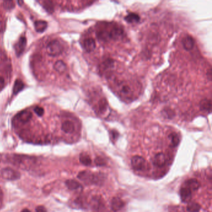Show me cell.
Returning <instances> with one entry per match:
<instances>
[{"label": "cell", "instance_id": "1", "mask_svg": "<svg viewBox=\"0 0 212 212\" xmlns=\"http://www.w3.org/2000/svg\"><path fill=\"white\" fill-rule=\"evenodd\" d=\"M124 30L118 25H109L108 28L101 29L97 32V37L100 41L108 42L123 39Z\"/></svg>", "mask_w": 212, "mask_h": 212}, {"label": "cell", "instance_id": "2", "mask_svg": "<svg viewBox=\"0 0 212 212\" xmlns=\"http://www.w3.org/2000/svg\"><path fill=\"white\" fill-rule=\"evenodd\" d=\"M63 47L60 42L57 40H54L50 42L47 47L46 52L47 53L52 57H55L60 55L63 52Z\"/></svg>", "mask_w": 212, "mask_h": 212}, {"label": "cell", "instance_id": "3", "mask_svg": "<svg viewBox=\"0 0 212 212\" xmlns=\"http://www.w3.org/2000/svg\"><path fill=\"white\" fill-rule=\"evenodd\" d=\"M146 165V161L143 157L135 156L131 159V166L136 171L145 170Z\"/></svg>", "mask_w": 212, "mask_h": 212}, {"label": "cell", "instance_id": "4", "mask_svg": "<svg viewBox=\"0 0 212 212\" xmlns=\"http://www.w3.org/2000/svg\"><path fill=\"white\" fill-rule=\"evenodd\" d=\"M118 89L119 94H121V95H122L124 98H126L127 99H131L132 98V89L128 84L121 82L118 84Z\"/></svg>", "mask_w": 212, "mask_h": 212}, {"label": "cell", "instance_id": "5", "mask_svg": "<svg viewBox=\"0 0 212 212\" xmlns=\"http://www.w3.org/2000/svg\"><path fill=\"white\" fill-rule=\"evenodd\" d=\"M2 177L8 180H15L20 178V174L11 168H5L2 171Z\"/></svg>", "mask_w": 212, "mask_h": 212}, {"label": "cell", "instance_id": "6", "mask_svg": "<svg viewBox=\"0 0 212 212\" xmlns=\"http://www.w3.org/2000/svg\"><path fill=\"white\" fill-rule=\"evenodd\" d=\"M83 47L87 52H92L96 48V42L92 37H88L84 40Z\"/></svg>", "mask_w": 212, "mask_h": 212}, {"label": "cell", "instance_id": "7", "mask_svg": "<svg viewBox=\"0 0 212 212\" xmlns=\"http://www.w3.org/2000/svg\"><path fill=\"white\" fill-rule=\"evenodd\" d=\"M97 110L100 115H105L108 111V105L105 98H101L97 104Z\"/></svg>", "mask_w": 212, "mask_h": 212}, {"label": "cell", "instance_id": "8", "mask_svg": "<svg viewBox=\"0 0 212 212\" xmlns=\"http://www.w3.org/2000/svg\"><path fill=\"white\" fill-rule=\"evenodd\" d=\"M166 156L164 154L161 153L157 154L153 159V164L154 166L162 167L166 163Z\"/></svg>", "mask_w": 212, "mask_h": 212}, {"label": "cell", "instance_id": "9", "mask_svg": "<svg viewBox=\"0 0 212 212\" xmlns=\"http://www.w3.org/2000/svg\"><path fill=\"white\" fill-rule=\"evenodd\" d=\"M182 43L183 47L185 49L187 50H190L193 48L195 44V41L192 37L190 36H185L182 40Z\"/></svg>", "mask_w": 212, "mask_h": 212}, {"label": "cell", "instance_id": "10", "mask_svg": "<svg viewBox=\"0 0 212 212\" xmlns=\"http://www.w3.org/2000/svg\"><path fill=\"white\" fill-rule=\"evenodd\" d=\"M26 45V39L24 37H21L18 42L16 44L15 49H16V53L18 56H19L23 54L24 52L25 47Z\"/></svg>", "mask_w": 212, "mask_h": 212}, {"label": "cell", "instance_id": "11", "mask_svg": "<svg viewBox=\"0 0 212 212\" xmlns=\"http://www.w3.org/2000/svg\"><path fill=\"white\" fill-rule=\"evenodd\" d=\"M32 113L29 111H28V110L23 111L20 112L19 113H18V115H17L18 119L20 122L23 123L29 121L30 119L32 118Z\"/></svg>", "mask_w": 212, "mask_h": 212}, {"label": "cell", "instance_id": "12", "mask_svg": "<svg viewBox=\"0 0 212 212\" xmlns=\"http://www.w3.org/2000/svg\"><path fill=\"white\" fill-rule=\"evenodd\" d=\"M180 194L183 202H188L192 198V191L185 187L180 189Z\"/></svg>", "mask_w": 212, "mask_h": 212}, {"label": "cell", "instance_id": "13", "mask_svg": "<svg viewBox=\"0 0 212 212\" xmlns=\"http://www.w3.org/2000/svg\"><path fill=\"white\" fill-rule=\"evenodd\" d=\"M124 202L118 197H115L111 201V208L113 211H117L124 206Z\"/></svg>", "mask_w": 212, "mask_h": 212}, {"label": "cell", "instance_id": "14", "mask_svg": "<svg viewBox=\"0 0 212 212\" xmlns=\"http://www.w3.org/2000/svg\"><path fill=\"white\" fill-rule=\"evenodd\" d=\"M185 185L187 188L190 189L191 191H195L197 190L199 187H200V184L199 182L195 179H191L186 181Z\"/></svg>", "mask_w": 212, "mask_h": 212}, {"label": "cell", "instance_id": "15", "mask_svg": "<svg viewBox=\"0 0 212 212\" xmlns=\"http://www.w3.org/2000/svg\"><path fill=\"white\" fill-rule=\"evenodd\" d=\"M62 130L65 133H72L75 130V126L72 121L67 120L62 123Z\"/></svg>", "mask_w": 212, "mask_h": 212}, {"label": "cell", "instance_id": "16", "mask_svg": "<svg viewBox=\"0 0 212 212\" xmlns=\"http://www.w3.org/2000/svg\"><path fill=\"white\" fill-rule=\"evenodd\" d=\"M77 177L83 181L85 182H93V175L91 174L89 171H82L80 172L78 175Z\"/></svg>", "mask_w": 212, "mask_h": 212}, {"label": "cell", "instance_id": "17", "mask_svg": "<svg viewBox=\"0 0 212 212\" xmlns=\"http://www.w3.org/2000/svg\"><path fill=\"white\" fill-rule=\"evenodd\" d=\"M47 23L45 21H36L34 23V28L37 32H43L47 29Z\"/></svg>", "mask_w": 212, "mask_h": 212}, {"label": "cell", "instance_id": "18", "mask_svg": "<svg viewBox=\"0 0 212 212\" xmlns=\"http://www.w3.org/2000/svg\"><path fill=\"white\" fill-rule=\"evenodd\" d=\"M65 184H66L67 187H68V188L70 190H77V189L82 187V185H80V183H79L76 180H72V179L67 180L65 182Z\"/></svg>", "mask_w": 212, "mask_h": 212}, {"label": "cell", "instance_id": "19", "mask_svg": "<svg viewBox=\"0 0 212 212\" xmlns=\"http://www.w3.org/2000/svg\"><path fill=\"white\" fill-rule=\"evenodd\" d=\"M124 19L126 22L130 24H134V23H137L140 21V17L138 15L131 13L128 14L125 18Z\"/></svg>", "mask_w": 212, "mask_h": 212}, {"label": "cell", "instance_id": "20", "mask_svg": "<svg viewBox=\"0 0 212 212\" xmlns=\"http://www.w3.org/2000/svg\"><path fill=\"white\" fill-rule=\"evenodd\" d=\"M54 69L58 73H63L67 70V65L62 60H58L55 62L54 65Z\"/></svg>", "mask_w": 212, "mask_h": 212}, {"label": "cell", "instance_id": "21", "mask_svg": "<svg viewBox=\"0 0 212 212\" xmlns=\"http://www.w3.org/2000/svg\"><path fill=\"white\" fill-rule=\"evenodd\" d=\"M169 139L170 140L171 146L172 147H176L179 145L180 142V138L176 132H172L169 135Z\"/></svg>", "mask_w": 212, "mask_h": 212}, {"label": "cell", "instance_id": "22", "mask_svg": "<svg viewBox=\"0 0 212 212\" xmlns=\"http://www.w3.org/2000/svg\"><path fill=\"white\" fill-rule=\"evenodd\" d=\"M201 209V206L196 202H189L187 206V210L188 212H198Z\"/></svg>", "mask_w": 212, "mask_h": 212}, {"label": "cell", "instance_id": "23", "mask_svg": "<svg viewBox=\"0 0 212 212\" xmlns=\"http://www.w3.org/2000/svg\"><path fill=\"white\" fill-rule=\"evenodd\" d=\"M211 101L208 99H205L201 101L200 103V107L201 110L210 112L211 110Z\"/></svg>", "mask_w": 212, "mask_h": 212}, {"label": "cell", "instance_id": "24", "mask_svg": "<svg viewBox=\"0 0 212 212\" xmlns=\"http://www.w3.org/2000/svg\"><path fill=\"white\" fill-rule=\"evenodd\" d=\"M24 87V84L22 82V80L18 79L15 81L14 87H13V93L15 95L18 93L19 92H21Z\"/></svg>", "mask_w": 212, "mask_h": 212}, {"label": "cell", "instance_id": "25", "mask_svg": "<svg viewBox=\"0 0 212 212\" xmlns=\"http://www.w3.org/2000/svg\"><path fill=\"white\" fill-rule=\"evenodd\" d=\"M80 161L84 166H89L92 164V159L89 156L85 154H82L80 156Z\"/></svg>", "mask_w": 212, "mask_h": 212}, {"label": "cell", "instance_id": "26", "mask_svg": "<svg viewBox=\"0 0 212 212\" xmlns=\"http://www.w3.org/2000/svg\"><path fill=\"white\" fill-rule=\"evenodd\" d=\"M43 6L45 9V10L50 13H51L54 11V6H53L52 3L51 2H49V1L44 2Z\"/></svg>", "mask_w": 212, "mask_h": 212}, {"label": "cell", "instance_id": "27", "mask_svg": "<svg viewBox=\"0 0 212 212\" xmlns=\"http://www.w3.org/2000/svg\"><path fill=\"white\" fill-rule=\"evenodd\" d=\"M95 163L98 166H105V164H106L105 160L100 157H97L95 159Z\"/></svg>", "mask_w": 212, "mask_h": 212}, {"label": "cell", "instance_id": "28", "mask_svg": "<svg viewBox=\"0 0 212 212\" xmlns=\"http://www.w3.org/2000/svg\"><path fill=\"white\" fill-rule=\"evenodd\" d=\"M3 6L6 10H11L15 7V5L13 2H4Z\"/></svg>", "mask_w": 212, "mask_h": 212}, {"label": "cell", "instance_id": "29", "mask_svg": "<svg viewBox=\"0 0 212 212\" xmlns=\"http://www.w3.org/2000/svg\"><path fill=\"white\" fill-rule=\"evenodd\" d=\"M34 112L36 113V115L39 116H42L44 113V110L43 108L41 106H36L34 108Z\"/></svg>", "mask_w": 212, "mask_h": 212}, {"label": "cell", "instance_id": "30", "mask_svg": "<svg viewBox=\"0 0 212 212\" xmlns=\"http://www.w3.org/2000/svg\"><path fill=\"white\" fill-rule=\"evenodd\" d=\"M5 84V79L0 76V90L2 89Z\"/></svg>", "mask_w": 212, "mask_h": 212}, {"label": "cell", "instance_id": "31", "mask_svg": "<svg viewBox=\"0 0 212 212\" xmlns=\"http://www.w3.org/2000/svg\"><path fill=\"white\" fill-rule=\"evenodd\" d=\"M36 212H47L46 209L43 206H38L36 208Z\"/></svg>", "mask_w": 212, "mask_h": 212}, {"label": "cell", "instance_id": "32", "mask_svg": "<svg viewBox=\"0 0 212 212\" xmlns=\"http://www.w3.org/2000/svg\"><path fill=\"white\" fill-rule=\"evenodd\" d=\"M111 133V137L113 138V139H115L118 136L117 132H116L115 131H112Z\"/></svg>", "mask_w": 212, "mask_h": 212}, {"label": "cell", "instance_id": "33", "mask_svg": "<svg viewBox=\"0 0 212 212\" xmlns=\"http://www.w3.org/2000/svg\"><path fill=\"white\" fill-rule=\"evenodd\" d=\"M3 30V24L2 22L0 21V33H1Z\"/></svg>", "mask_w": 212, "mask_h": 212}, {"label": "cell", "instance_id": "34", "mask_svg": "<svg viewBox=\"0 0 212 212\" xmlns=\"http://www.w3.org/2000/svg\"><path fill=\"white\" fill-rule=\"evenodd\" d=\"M21 212H31V211L29 209H28V208H25V209H23L21 211Z\"/></svg>", "mask_w": 212, "mask_h": 212}, {"label": "cell", "instance_id": "35", "mask_svg": "<svg viewBox=\"0 0 212 212\" xmlns=\"http://www.w3.org/2000/svg\"><path fill=\"white\" fill-rule=\"evenodd\" d=\"M2 197H3V193H2V190L0 189V198H2Z\"/></svg>", "mask_w": 212, "mask_h": 212}, {"label": "cell", "instance_id": "36", "mask_svg": "<svg viewBox=\"0 0 212 212\" xmlns=\"http://www.w3.org/2000/svg\"><path fill=\"white\" fill-rule=\"evenodd\" d=\"M18 3H19V6H21V5H22V4H23V3H24V2H23V1H21V2H19H19H18Z\"/></svg>", "mask_w": 212, "mask_h": 212}]
</instances>
